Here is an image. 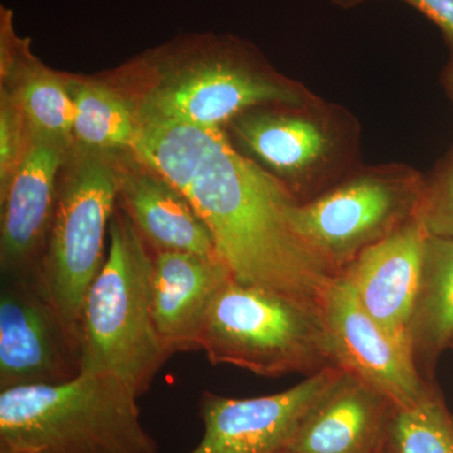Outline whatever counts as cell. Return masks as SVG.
<instances>
[{"mask_svg": "<svg viewBox=\"0 0 453 453\" xmlns=\"http://www.w3.org/2000/svg\"><path fill=\"white\" fill-rule=\"evenodd\" d=\"M133 153L189 199L234 279L323 308L340 273L295 228L301 202L220 129L140 127Z\"/></svg>", "mask_w": 453, "mask_h": 453, "instance_id": "obj_1", "label": "cell"}, {"mask_svg": "<svg viewBox=\"0 0 453 453\" xmlns=\"http://www.w3.org/2000/svg\"><path fill=\"white\" fill-rule=\"evenodd\" d=\"M153 65L136 91L121 94L140 127H217L258 106L312 100L305 86L271 68L235 38L204 37ZM120 94V92H119Z\"/></svg>", "mask_w": 453, "mask_h": 453, "instance_id": "obj_2", "label": "cell"}, {"mask_svg": "<svg viewBox=\"0 0 453 453\" xmlns=\"http://www.w3.org/2000/svg\"><path fill=\"white\" fill-rule=\"evenodd\" d=\"M139 395L119 377L81 372L0 390V453H157Z\"/></svg>", "mask_w": 453, "mask_h": 453, "instance_id": "obj_3", "label": "cell"}, {"mask_svg": "<svg viewBox=\"0 0 453 453\" xmlns=\"http://www.w3.org/2000/svg\"><path fill=\"white\" fill-rule=\"evenodd\" d=\"M81 372L120 378L145 395L169 359L153 314V255L127 211L113 213L109 249L80 316Z\"/></svg>", "mask_w": 453, "mask_h": 453, "instance_id": "obj_4", "label": "cell"}, {"mask_svg": "<svg viewBox=\"0 0 453 453\" xmlns=\"http://www.w3.org/2000/svg\"><path fill=\"white\" fill-rule=\"evenodd\" d=\"M199 351L213 365L266 378L310 377L336 366L320 309L234 277L211 300Z\"/></svg>", "mask_w": 453, "mask_h": 453, "instance_id": "obj_5", "label": "cell"}, {"mask_svg": "<svg viewBox=\"0 0 453 453\" xmlns=\"http://www.w3.org/2000/svg\"><path fill=\"white\" fill-rule=\"evenodd\" d=\"M247 157L279 179L301 203L359 168L360 130L342 107L316 96L243 112L231 122Z\"/></svg>", "mask_w": 453, "mask_h": 453, "instance_id": "obj_6", "label": "cell"}, {"mask_svg": "<svg viewBox=\"0 0 453 453\" xmlns=\"http://www.w3.org/2000/svg\"><path fill=\"white\" fill-rule=\"evenodd\" d=\"M425 177L404 164L363 166L324 193L299 203L301 237L342 273L369 247L416 219Z\"/></svg>", "mask_w": 453, "mask_h": 453, "instance_id": "obj_7", "label": "cell"}, {"mask_svg": "<svg viewBox=\"0 0 453 453\" xmlns=\"http://www.w3.org/2000/svg\"><path fill=\"white\" fill-rule=\"evenodd\" d=\"M118 196V166L98 150L77 159L57 196L38 273L77 347L83 300L105 262Z\"/></svg>", "mask_w": 453, "mask_h": 453, "instance_id": "obj_8", "label": "cell"}, {"mask_svg": "<svg viewBox=\"0 0 453 453\" xmlns=\"http://www.w3.org/2000/svg\"><path fill=\"white\" fill-rule=\"evenodd\" d=\"M81 372L80 350L38 270L2 275L0 390L59 383Z\"/></svg>", "mask_w": 453, "mask_h": 453, "instance_id": "obj_9", "label": "cell"}, {"mask_svg": "<svg viewBox=\"0 0 453 453\" xmlns=\"http://www.w3.org/2000/svg\"><path fill=\"white\" fill-rule=\"evenodd\" d=\"M344 369L329 366L290 389L256 398L204 392L199 401L203 437L188 453H286L297 429Z\"/></svg>", "mask_w": 453, "mask_h": 453, "instance_id": "obj_10", "label": "cell"}, {"mask_svg": "<svg viewBox=\"0 0 453 453\" xmlns=\"http://www.w3.org/2000/svg\"><path fill=\"white\" fill-rule=\"evenodd\" d=\"M321 311L335 365L386 395L396 410L418 404L434 387L423 378L412 350L365 311L342 273L330 286Z\"/></svg>", "mask_w": 453, "mask_h": 453, "instance_id": "obj_11", "label": "cell"}, {"mask_svg": "<svg viewBox=\"0 0 453 453\" xmlns=\"http://www.w3.org/2000/svg\"><path fill=\"white\" fill-rule=\"evenodd\" d=\"M67 142L32 135L22 162L2 198V275L35 273L49 238L55 213L56 177Z\"/></svg>", "mask_w": 453, "mask_h": 453, "instance_id": "obj_12", "label": "cell"}, {"mask_svg": "<svg viewBox=\"0 0 453 453\" xmlns=\"http://www.w3.org/2000/svg\"><path fill=\"white\" fill-rule=\"evenodd\" d=\"M427 238L416 217L360 253L342 273L365 311L411 350V325L421 288Z\"/></svg>", "mask_w": 453, "mask_h": 453, "instance_id": "obj_13", "label": "cell"}, {"mask_svg": "<svg viewBox=\"0 0 453 453\" xmlns=\"http://www.w3.org/2000/svg\"><path fill=\"white\" fill-rule=\"evenodd\" d=\"M395 412L386 395L344 371L301 423L288 453H378Z\"/></svg>", "mask_w": 453, "mask_h": 453, "instance_id": "obj_14", "label": "cell"}, {"mask_svg": "<svg viewBox=\"0 0 453 453\" xmlns=\"http://www.w3.org/2000/svg\"><path fill=\"white\" fill-rule=\"evenodd\" d=\"M232 273L219 257L163 251L153 256V314L170 357L199 351L211 300Z\"/></svg>", "mask_w": 453, "mask_h": 453, "instance_id": "obj_15", "label": "cell"}, {"mask_svg": "<svg viewBox=\"0 0 453 453\" xmlns=\"http://www.w3.org/2000/svg\"><path fill=\"white\" fill-rule=\"evenodd\" d=\"M116 166L124 211L155 251L219 257L210 229L180 190L142 162Z\"/></svg>", "mask_w": 453, "mask_h": 453, "instance_id": "obj_16", "label": "cell"}, {"mask_svg": "<svg viewBox=\"0 0 453 453\" xmlns=\"http://www.w3.org/2000/svg\"><path fill=\"white\" fill-rule=\"evenodd\" d=\"M410 336L414 362L432 383L438 359L453 339L452 240L428 234Z\"/></svg>", "mask_w": 453, "mask_h": 453, "instance_id": "obj_17", "label": "cell"}, {"mask_svg": "<svg viewBox=\"0 0 453 453\" xmlns=\"http://www.w3.org/2000/svg\"><path fill=\"white\" fill-rule=\"evenodd\" d=\"M67 86L73 101L74 138L94 150H133L140 125L127 98L100 83L71 80Z\"/></svg>", "mask_w": 453, "mask_h": 453, "instance_id": "obj_18", "label": "cell"}, {"mask_svg": "<svg viewBox=\"0 0 453 453\" xmlns=\"http://www.w3.org/2000/svg\"><path fill=\"white\" fill-rule=\"evenodd\" d=\"M28 124L32 135L70 142L73 135V101L67 81L33 65L23 73L11 94Z\"/></svg>", "mask_w": 453, "mask_h": 453, "instance_id": "obj_19", "label": "cell"}, {"mask_svg": "<svg viewBox=\"0 0 453 453\" xmlns=\"http://www.w3.org/2000/svg\"><path fill=\"white\" fill-rule=\"evenodd\" d=\"M390 437L398 453H453V417L434 387L418 404L396 410Z\"/></svg>", "mask_w": 453, "mask_h": 453, "instance_id": "obj_20", "label": "cell"}, {"mask_svg": "<svg viewBox=\"0 0 453 453\" xmlns=\"http://www.w3.org/2000/svg\"><path fill=\"white\" fill-rule=\"evenodd\" d=\"M417 219L429 235L453 241V149L425 177Z\"/></svg>", "mask_w": 453, "mask_h": 453, "instance_id": "obj_21", "label": "cell"}, {"mask_svg": "<svg viewBox=\"0 0 453 453\" xmlns=\"http://www.w3.org/2000/svg\"><path fill=\"white\" fill-rule=\"evenodd\" d=\"M31 139V130L16 101L11 94L3 92L0 110V196L7 192Z\"/></svg>", "mask_w": 453, "mask_h": 453, "instance_id": "obj_22", "label": "cell"}, {"mask_svg": "<svg viewBox=\"0 0 453 453\" xmlns=\"http://www.w3.org/2000/svg\"><path fill=\"white\" fill-rule=\"evenodd\" d=\"M441 29L453 50V0H402Z\"/></svg>", "mask_w": 453, "mask_h": 453, "instance_id": "obj_23", "label": "cell"}, {"mask_svg": "<svg viewBox=\"0 0 453 453\" xmlns=\"http://www.w3.org/2000/svg\"><path fill=\"white\" fill-rule=\"evenodd\" d=\"M442 83L449 98L453 101V50L451 58L447 64L445 71L442 73Z\"/></svg>", "mask_w": 453, "mask_h": 453, "instance_id": "obj_24", "label": "cell"}, {"mask_svg": "<svg viewBox=\"0 0 453 453\" xmlns=\"http://www.w3.org/2000/svg\"><path fill=\"white\" fill-rule=\"evenodd\" d=\"M330 2L334 3L335 5H338L340 8L351 9L357 7L359 4H362L365 0H330Z\"/></svg>", "mask_w": 453, "mask_h": 453, "instance_id": "obj_25", "label": "cell"}, {"mask_svg": "<svg viewBox=\"0 0 453 453\" xmlns=\"http://www.w3.org/2000/svg\"><path fill=\"white\" fill-rule=\"evenodd\" d=\"M378 453H398V451H396L395 442H393L392 437H389V440L384 443V446L381 447Z\"/></svg>", "mask_w": 453, "mask_h": 453, "instance_id": "obj_26", "label": "cell"}, {"mask_svg": "<svg viewBox=\"0 0 453 453\" xmlns=\"http://www.w3.org/2000/svg\"><path fill=\"white\" fill-rule=\"evenodd\" d=\"M449 349H453V339L451 340V342H449Z\"/></svg>", "mask_w": 453, "mask_h": 453, "instance_id": "obj_27", "label": "cell"}, {"mask_svg": "<svg viewBox=\"0 0 453 453\" xmlns=\"http://www.w3.org/2000/svg\"><path fill=\"white\" fill-rule=\"evenodd\" d=\"M286 453H288V452H286Z\"/></svg>", "mask_w": 453, "mask_h": 453, "instance_id": "obj_28", "label": "cell"}]
</instances>
